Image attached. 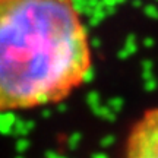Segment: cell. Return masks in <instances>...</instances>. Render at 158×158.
Returning <instances> with one entry per match:
<instances>
[{"label": "cell", "mask_w": 158, "mask_h": 158, "mask_svg": "<svg viewBox=\"0 0 158 158\" xmlns=\"http://www.w3.org/2000/svg\"><path fill=\"white\" fill-rule=\"evenodd\" d=\"M89 70V37L73 0H0V111L60 102Z\"/></svg>", "instance_id": "1"}, {"label": "cell", "mask_w": 158, "mask_h": 158, "mask_svg": "<svg viewBox=\"0 0 158 158\" xmlns=\"http://www.w3.org/2000/svg\"><path fill=\"white\" fill-rule=\"evenodd\" d=\"M126 158H158V107L145 111L133 124Z\"/></svg>", "instance_id": "2"}, {"label": "cell", "mask_w": 158, "mask_h": 158, "mask_svg": "<svg viewBox=\"0 0 158 158\" xmlns=\"http://www.w3.org/2000/svg\"><path fill=\"white\" fill-rule=\"evenodd\" d=\"M97 158H106V157H104V155H100V157H97Z\"/></svg>", "instance_id": "3"}]
</instances>
